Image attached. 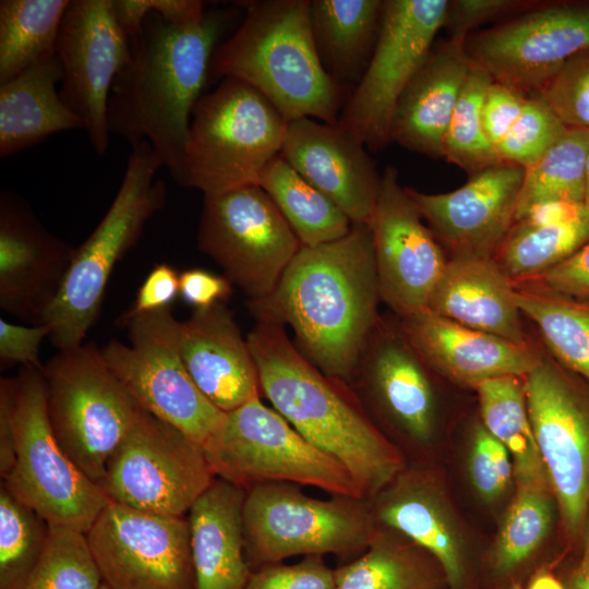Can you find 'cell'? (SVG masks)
<instances>
[{"mask_svg": "<svg viewBox=\"0 0 589 589\" xmlns=\"http://www.w3.org/2000/svg\"><path fill=\"white\" fill-rule=\"evenodd\" d=\"M585 206V203L562 201L539 203L528 208L514 225L534 228L562 223L577 216Z\"/></svg>", "mask_w": 589, "mask_h": 589, "instance_id": "cell-54", "label": "cell"}, {"mask_svg": "<svg viewBox=\"0 0 589 589\" xmlns=\"http://www.w3.org/2000/svg\"><path fill=\"white\" fill-rule=\"evenodd\" d=\"M112 9L130 37L131 57L111 87L109 132L131 146L148 142L178 182L192 111L224 21L206 13L196 24L173 25L157 14L154 0H112Z\"/></svg>", "mask_w": 589, "mask_h": 589, "instance_id": "cell-1", "label": "cell"}, {"mask_svg": "<svg viewBox=\"0 0 589 589\" xmlns=\"http://www.w3.org/2000/svg\"><path fill=\"white\" fill-rule=\"evenodd\" d=\"M472 65L465 43L434 44L396 105L390 141L443 157L445 134Z\"/></svg>", "mask_w": 589, "mask_h": 589, "instance_id": "cell-26", "label": "cell"}, {"mask_svg": "<svg viewBox=\"0 0 589 589\" xmlns=\"http://www.w3.org/2000/svg\"><path fill=\"white\" fill-rule=\"evenodd\" d=\"M99 589H109V588H107V587L103 584V585L100 586Z\"/></svg>", "mask_w": 589, "mask_h": 589, "instance_id": "cell-58", "label": "cell"}, {"mask_svg": "<svg viewBox=\"0 0 589 589\" xmlns=\"http://www.w3.org/2000/svg\"><path fill=\"white\" fill-rule=\"evenodd\" d=\"M429 370L398 320L380 316L349 384L358 386L407 436L426 443L436 425V397Z\"/></svg>", "mask_w": 589, "mask_h": 589, "instance_id": "cell-22", "label": "cell"}, {"mask_svg": "<svg viewBox=\"0 0 589 589\" xmlns=\"http://www.w3.org/2000/svg\"><path fill=\"white\" fill-rule=\"evenodd\" d=\"M493 79L473 64L444 139L443 157L469 175L501 163L481 123V105Z\"/></svg>", "mask_w": 589, "mask_h": 589, "instance_id": "cell-40", "label": "cell"}, {"mask_svg": "<svg viewBox=\"0 0 589 589\" xmlns=\"http://www.w3.org/2000/svg\"><path fill=\"white\" fill-rule=\"evenodd\" d=\"M244 589H336L335 569L320 555L264 565L253 569Z\"/></svg>", "mask_w": 589, "mask_h": 589, "instance_id": "cell-45", "label": "cell"}, {"mask_svg": "<svg viewBox=\"0 0 589 589\" xmlns=\"http://www.w3.org/2000/svg\"><path fill=\"white\" fill-rule=\"evenodd\" d=\"M474 389L482 425L513 457L518 485H550L528 413L525 377H495Z\"/></svg>", "mask_w": 589, "mask_h": 589, "instance_id": "cell-33", "label": "cell"}, {"mask_svg": "<svg viewBox=\"0 0 589 589\" xmlns=\"http://www.w3.org/2000/svg\"><path fill=\"white\" fill-rule=\"evenodd\" d=\"M254 317L247 340L262 396L308 442L340 462L361 495L371 500L404 469L397 447L372 422L348 384L318 370L283 324Z\"/></svg>", "mask_w": 589, "mask_h": 589, "instance_id": "cell-3", "label": "cell"}, {"mask_svg": "<svg viewBox=\"0 0 589 589\" xmlns=\"http://www.w3.org/2000/svg\"><path fill=\"white\" fill-rule=\"evenodd\" d=\"M215 479L202 445L142 409L110 456L100 486L117 504L181 517Z\"/></svg>", "mask_w": 589, "mask_h": 589, "instance_id": "cell-13", "label": "cell"}, {"mask_svg": "<svg viewBox=\"0 0 589 589\" xmlns=\"http://www.w3.org/2000/svg\"><path fill=\"white\" fill-rule=\"evenodd\" d=\"M15 377L0 381V474L2 480L10 473L15 461L14 402Z\"/></svg>", "mask_w": 589, "mask_h": 589, "instance_id": "cell-53", "label": "cell"}, {"mask_svg": "<svg viewBox=\"0 0 589 589\" xmlns=\"http://www.w3.org/2000/svg\"><path fill=\"white\" fill-rule=\"evenodd\" d=\"M376 525L390 528L431 554L454 588L464 579L459 541L436 494L422 478L402 469L370 500Z\"/></svg>", "mask_w": 589, "mask_h": 589, "instance_id": "cell-30", "label": "cell"}, {"mask_svg": "<svg viewBox=\"0 0 589 589\" xmlns=\"http://www.w3.org/2000/svg\"><path fill=\"white\" fill-rule=\"evenodd\" d=\"M471 450L472 483L485 501H492L503 493L510 481V455L483 425L476 429Z\"/></svg>", "mask_w": 589, "mask_h": 589, "instance_id": "cell-46", "label": "cell"}, {"mask_svg": "<svg viewBox=\"0 0 589 589\" xmlns=\"http://www.w3.org/2000/svg\"><path fill=\"white\" fill-rule=\"evenodd\" d=\"M178 296L179 274L168 264H158L147 275L133 305L120 320L125 323L137 315L170 308Z\"/></svg>", "mask_w": 589, "mask_h": 589, "instance_id": "cell-51", "label": "cell"}, {"mask_svg": "<svg viewBox=\"0 0 589 589\" xmlns=\"http://www.w3.org/2000/svg\"><path fill=\"white\" fill-rule=\"evenodd\" d=\"M75 249L50 233L16 194L0 196V306L37 324L53 301Z\"/></svg>", "mask_w": 589, "mask_h": 589, "instance_id": "cell-21", "label": "cell"}, {"mask_svg": "<svg viewBox=\"0 0 589 589\" xmlns=\"http://www.w3.org/2000/svg\"><path fill=\"white\" fill-rule=\"evenodd\" d=\"M163 160L151 144L132 146L119 190L91 236L75 249L57 296L36 325L50 329L61 350L79 347L96 323L116 264L139 241L146 223L166 201V185L156 179Z\"/></svg>", "mask_w": 589, "mask_h": 589, "instance_id": "cell-5", "label": "cell"}, {"mask_svg": "<svg viewBox=\"0 0 589 589\" xmlns=\"http://www.w3.org/2000/svg\"><path fill=\"white\" fill-rule=\"evenodd\" d=\"M514 287L589 300V242L561 264Z\"/></svg>", "mask_w": 589, "mask_h": 589, "instance_id": "cell-48", "label": "cell"}, {"mask_svg": "<svg viewBox=\"0 0 589 589\" xmlns=\"http://www.w3.org/2000/svg\"><path fill=\"white\" fill-rule=\"evenodd\" d=\"M425 310L518 345L529 344L514 284L494 257H449Z\"/></svg>", "mask_w": 589, "mask_h": 589, "instance_id": "cell-27", "label": "cell"}, {"mask_svg": "<svg viewBox=\"0 0 589 589\" xmlns=\"http://www.w3.org/2000/svg\"><path fill=\"white\" fill-rule=\"evenodd\" d=\"M585 203L589 206V151L587 154L585 169Z\"/></svg>", "mask_w": 589, "mask_h": 589, "instance_id": "cell-57", "label": "cell"}, {"mask_svg": "<svg viewBox=\"0 0 589 589\" xmlns=\"http://www.w3.org/2000/svg\"><path fill=\"white\" fill-rule=\"evenodd\" d=\"M259 185L268 194L304 247L346 236L352 224L325 194L279 154L263 170Z\"/></svg>", "mask_w": 589, "mask_h": 589, "instance_id": "cell-34", "label": "cell"}, {"mask_svg": "<svg viewBox=\"0 0 589 589\" xmlns=\"http://www.w3.org/2000/svg\"><path fill=\"white\" fill-rule=\"evenodd\" d=\"M301 488L271 482L247 490L243 531L252 569L292 556L356 558L368 546L376 528L370 500L341 494L316 498Z\"/></svg>", "mask_w": 589, "mask_h": 589, "instance_id": "cell-7", "label": "cell"}, {"mask_svg": "<svg viewBox=\"0 0 589 589\" xmlns=\"http://www.w3.org/2000/svg\"><path fill=\"white\" fill-rule=\"evenodd\" d=\"M179 342L190 376L219 410L227 413L262 397L248 340L225 303L195 310L180 322Z\"/></svg>", "mask_w": 589, "mask_h": 589, "instance_id": "cell-25", "label": "cell"}, {"mask_svg": "<svg viewBox=\"0 0 589 589\" xmlns=\"http://www.w3.org/2000/svg\"><path fill=\"white\" fill-rule=\"evenodd\" d=\"M586 204V203H585ZM589 242V206L575 217L548 226L513 225L494 260L513 284L561 264Z\"/></svg>", "mask_w": 589, "mask_h": 589, "instance_id": "cell-37", "label": "cell"}, {"mask_svg": "<svg viewBox=\"0 0 589 589\" xmlns=\"http://www.w3.org/2000/svg\"><path fill=\"white\" fill-rule=\"evenodd\" d=\"M524 175L522 167L501 161L450 192L406 190L450 257H494L515 223Z\"/></svg>", "mask_w": 589, "mask_h": 589, "instance_id": "cell-20", "label": "cell"}, {"mask_svg": "<svg viewBox=\"0 0 589 589\" xmlns=\"http://www.w3.org/2000/svg\"><path fill=\"white\" fill-rule=\"evenodd\" d=\"M48 419L72 461L100 485L141 407L94 344L61 350L43 370Z\"/></svg>", "mask_w": 589, "mask_h": 589, "instance_id": "cell-8", "label": "cell"}, {"mask_svg": "<svg viewBox=\"0 0 589 589\" xmlns=\"http://www.w3.org/2000/svg\"><path fill=\"white\" fill-rule=\"evenodd\" d=\"M581 552L568 589H589V516L580 538Z\"/></svg>", "mask_w": 589, "mask_h": 589, "instance_id": "cell-55", "label": "cell"}, {"mask_svg": "<svg viewBox=\"0 0 589 589\" xmlns=\"http://www.w3.org/2000/svg\"><path fill=\"white\" fill-rule=\"evenodd\" d=\"M50 336L46 325L31 327L17 325L0 318V361L2 365L21 363L44 370L39 360L41 341Z\"/></svg>", "mask_w": 589, "mask_h": 589, "instance_id": "cell-50", "label": "cell"}, {"mask_svg": "<svg viewBox=\"0 0 589 589\" xmlns=\"http://www.w3.org/2000/svg\"><path fill=\"white\" fill-rule=\"evenodd\" d=\"M56 53L62 67L60 97L82 119L92 147L103 156L109 146L111 87L131 57V40L116 20L112 0H70Z\"/></svg>", "mask_w": 589, "mask_h": 589, "instance_id": "cell-18", "label": "cell"}, {"mask_svg": "<svg viewBox=\"0 0 589 589\" xmlns=\"http://www.w3.org/2000/svg\"><path fill=\"white\" fill-rule=\"evenodd\" d=\"M567 131V128L533 92L527 96L522 111L506 136L496 146L498 158L524 169L533 165Z\"/></svg>", "mask_w": 589, "mask_h": 589, "instance_id": "cell-43", "label": "cell"}, {"mask_svg": "<svg viewBox=\"0 0 589 589\" xmlns=\"http://www.w3.org/2000/svg\"><path fill=\"white\" fill-rule=\"evenodd\" d=\"M124 324L130 344H107L101 349L107 365L141 409L204 446L224 426L226 412L190 376L180 352V322L166 308Z\"/></svg>", "mask_w": 589, "mask_h": 589, "instance_id": "cell-11", "label": "cell"}, {"mask_svg": "<svg viewBox=\"0 0 589 589\" xmlns=\"http://www.w3.org/2000/svg\"><path fill=\"white\" fill-rule=\"evenodd\" d=\"M70 0L0 1V84L56 55Z\"/></svg>", "mask_w": 589, "mask_h": 589, "instance_id": "cell-35", "label": "cell"}, {"mask_svg": "<svg viewBox=\"0 0 589 589\" xmlns=\"http://www.w3.org/2000/svg\"><path fill=\"white\" fill-rule=\"evenodd\" d=\"M197 248L255 302L268 297L301 248L273 200L260 185L204 196Z\"/></svg>", "mask_w": 589, "mask_h": 589, "instance_id": "cell-14", "label": "cell"}, {"mask_svg": "<svg viewBox=\"0 0 589 589\" xmlns=\"http://www.w3.org/2000/svg\"><path fill=\"white\" fill-rule=\"evenodd\" d=\"M553 497L550 485H518L498 536L495 554L498 569L514 568L543 541L552 522Z\"/></svg>", "mask_w": 589, "mask_h": 589, "instance_id": "cell-42", "label": "cell"}, {"mask_svg": "<svg viewBox=\"0 0 589 589\" xmlns=\"http://www.w3.org/2000/svg\"><path fill=\"white\" fill-rule=\"evenodd\" d=\"M529 589H565L552 575L542 574L533 579Z\"/></svg>", "mask_w": 589, "mask_h": 589, "instance_id": "cell-56", "label": "cell"}, {"mask_svg": "<svg viewBox=\"0 0 589 589\" xmlns=\"http://www.w3.org/2000/svg\"><path fill=\"white\" fill-rule=\"evenodd\" d=\"M383 1L313 0L311 23L321 61L341 86L365 70L380 32Z\"/></svg>", "mask_w": 589, "mask_h": 589, "instance_id": "cell-31", "label": "cell"}, {"mask_svg": "<svg viewBox=\"0 0 589 589\" xmlns=\"http://www.w3.org/2000/svg\"><path fill=\"white\" fill-rule=\"evenodd\" d=\"M62 80L57 56L44 59L0 84V157L7 158L50 135L85 129L56 89Z\"/></svg>", "mask_w": 589, "mask_h": 589, "instance_id": "cell-29", "label": "cell"}, {"mask_svg": "<svg viewBox=\"0 0 589 589\" xmlns=\"http://www.w3.org/2000/svg\"><path fill=\"white\" fill-rule=\"evenodd\" d=\"M589 48V1L536 5L465 40L471 62L493 81L538 92L574 55Z\"/></svg>", "mask_w": 589, "mask_h": 589, "instance_id": "cell-17", "label": "cell"}, {"mask_svg": "<svg viewBox=\"0 0 589 589\" xmlns=\"http://www.w3.org/2000/svg\"><path fill=\"white\" fill-rule=\"evenodd\" d=\"M448 0L383 1L371 59L337 124L371 151L390 142V124L405 88L444 26Z\"/></svg>", "mask_w": 589, "mask_h": 589, "instance_id": "cell-15", "label": "cell"}, {"mask_svg": "<svg viewBox=\"0 0 589 589\" xmlns=\"http://www.w3.org/2000/svg\"><path fill=\"white\" fill-rule=\"evenodd\" d=\"M101 585L86 534L48 526L43 554L22 589H99Z\"/></svg>", "mask_w": 589, "mask_h": 589, "instance_id": "cell-41", "label": "cell"}, {"mask_svg": "<svg viewBox=\"0 0 589 589\" xmlns=\"http://www.w3.org/2000/svg\"><path fill=\"white\" fill-rule=\"evenodd\" d=\"M537 93L567 129L589 130V48L570 57Z\"/></svg>", "mask_w": 589, "mask_h": 589, "instance_id": "cell-44", "label": "cell"}, {"mask_svg": "<svg viewBox=\"0 0 589 589\" xmlns=\"http://www.w3.org/2000/svg\"><path fill=\"white\" fill-rule=\"evenodd\" d=\"M288 122L249 84L224 79L193 108L178 184L204 196L259 185L280 154Z\"/></svg>", "mask_w": 589, "mask_h": 589, "instance_id": "cell-6", "label": "cell"}, {"mask_svg": "<svg viewBox=\"0 0 589 589\" xmlns=\"http://www.w3.org/2000/svg\"><path fill=\"white\" fill-rule=\"evenodd\" d=\"M247 491L220 478L190 508L195 589H244L253 572L245 554Z\"/></svg>", "mask_w": 589, "mask_h": 589, "instance_id": "cell-28", "label": "cell"}, {"mask_svg": "<svg viewBox=\"0 0 589 589\" xmlns=\"http://www.w3.org/2000/svg\"><path fill=\"white\" fill-rule=\"evenodd\" d=\"M239 29L214 51L209 74L242 81L287 122L337 124L342 88L324 68L311 23V1H242Z\"/></svg>", "mask_w": 589, "mask_h": 589, "instance_id": "cell-4", "label": "cell"}, {"mask_svg": "<svg viewBox=\"0 0 589 589\" xmlns=\"http://www.w3.org/2000/svg\"><path fill=\"white\" fill-rule=\"evenodd\" d=\"M589 130L567 129L533 165L525 169L515 221L531 206L562 201L585 203Z\"/></svg>", "mask_w": 589, "mask_h": 589, "instance_id": "cell-38", "label": "cell"}, {"mask_svg": "<svg viewBox=\"0 0 589 589\" xmlns=\"http://www.w3.org/2000/svg\"><path fill=\"white\" fill-rule=\"evenodd\" d=\"M515 301L536 325L546 351L589 384V300L515 288Z\"/></svg>", "mask_w": 589, "mask_h": 589, "instance_id": "cell-36", "label": "cell"}, {"mask_svg": "<svg viewBox=\"0 0 589 589\" xmlns=\"http://www.w3.org/2000/svg\"><path fill=\"white\" fill-rule=\"evenodd\" d=\"M280 155L351 224L369 225L382 176L361 141L338 124L301 118L288 122Z\"/></svg>", "mask_w": 589, "mask_h": 589, "instance_id": "cell-23", "label": "cell"}, {"mask_svg": "<svg viewBox=\"0 0 589 589\" xmlns=\"http://www.w3.org/2000/svg\"><path fill=\"white\" fill-rule=\"evenodd\" d=\"M380 301L371 229L352 224L340 239L301 245L274 291L249 308L253 316L289 326L318 370L349 385Z\"/></svg>", "mask_w": 589, "mask_h": 589, "instance_id": "cell-2", "label": "cell"}, {"mask_svg": "<svg viewBox=\"0 0 589 589\" xmlns=\"http://www.w3.org/2000/svg\"><path fill=\"white\" fill-rule=\"evenodd\" d=\"M86 538L109 589H195L187 516L149 514L110 501Z\"/></svg>", "mask_w": 589, "mask_h": 589, "instance_id": "cell-16", "label": "cell"}, {"mask_svg": "<svg viewBox=\"0 0 589 589\" xmlns=\"http://www.w3.org/2000/svg\"><path fill=\"white\" fill-rule=\"evenodd\" d=\"M536 5L521 0H453L448 1L443 27L449 39L465 43L480 25Z\"/></svg>", "mask_w": 589, "mask_h": 589, "instance_id": "cell-47", "label": "cell"}, {"mask_svg": "<svg viewBox=\"0 0 589 589\" xmlns=\"http://www.w3.org/2000/svg\"><path fill=\"white\" fill-rule=\"evenodd\" d=\"M399 325L432 371L473 388L501 376L525 377L540 350L467 327L422 310L398 317Z\"/></svg>", "mask_w": 589, "mask_h": 589, "instance_id": "cell-24", "label": "cell"}, {"mask_svg": "<svg viewBox=\"0 0 589 589\" xmlns=\"http://www.w3.org/2000/svg\"><path fill=\"white\" fill-rule=\"evenodd\" d=\"M48 536L47 522L0 489V589H22L39 561Z\"/></svg>", "mask_w": 589, "mask_h": 589, "instance_id": "cell-39", "label": "cell"}, {"mask_svg": "<svg viewBox=\"0 0 589 589\" xmlns=\"http://www.w3.org/2000/svg\"><path fill=\"white\" fill-rule=\"evenodd\" d=\"M15 382V461L2 484L48 526L86 534L110 500L56 440L43 370L22 366Z\"/></svg>", "mask_w": 589, "mask_h": 589, "instance_id": "cell-9", "label": "cell"}, {"mask_svg": "<svg viewBox=\"0 0 589 589\" xmlns=\"http://www.w3.org/2000/svg\"><path fill=\"white\" fill-rule=\"evenodd\" d=\"M334 569L336 589H440L446 580L431 554L380 525L359 556Z\"/></svg>", "mask_w": 589, "mask_h": 589, "instance_id": "cell-32", "label": "cell"}, {"mask_svg": "<svg viewBox=\"0 0 589 589\" xmlns=\"http://www.w3.org/2000/svg\"><path fill=\"white\" fill-rule=\"evenodd\" d=\"M232 287L225 276L201 268H190L179 274V296L195 310L225 303L232 292Z\"/></svg>", "mask_w": 589, "mask_h": 589, "instance_id": "cell-52", "label": "cell"}, {"mask_svg": "<svg viewBox=\"0 0 589 589\" xmlns=\"http://www.w3.org/2000/svg\"><path fill=\"white\" fill-rule=\"evenodd\" d=\"M203 448L216 478L245 491L290 482L363 497L340 462L308 442L261 397L227 412L224 426Z\"/></svg>", "mask_w": 589, "mask_h": 589, "instance_id": "cell-10", "label": "cell"}, {"mask_svg": "<svg viewBox=\"0 0 589 589\" xmlns=\"http://www.w3.org/2000/svg\"><path fill=\"white\" fill-rule=\"evenodd\" d=\"M525 392L564 531L578 541L589 516V384L541 349Z\"/></svg>", "mask_w": 589, "mask_h": 589, "instance_id": "cell-12", "label": "cell"}, {"mask_svg": "<svg viewBox=\"0 0 589 589\" xmlns=\"http://www.w3.org/2000/svg\"><path fill=\"white\" fill-rule=\"evenodd\" d=\"M369 227L381 300L397 317L425 310L448 259L394 167L382 175Z\"/></svg>", "mask_w": 589, "mask_h": 589, "instance_id": "cell-19", "label": "cell"}, {"mask_svg": "<svg viewBox=\"0 0 589 589\" xmlns=\"http://www.w3.org/2000/svg\"><path fill=\"white\" fill-rule=\"evenodd\" d=\"M526 99V94L496 81L486 88L481 105V123L495 149L520 116Z\"/></svg>", "mask_w": 589, "mask_h": 589, "instance_id": "cell-49", "label": "cell"}]
</instances>
